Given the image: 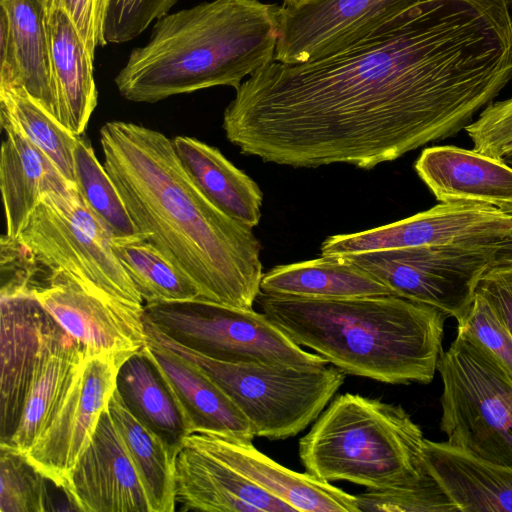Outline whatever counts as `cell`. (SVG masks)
<instances>
[{
	"instance_id": "cell-1",
	"label": "cell",
	"mask_w": 512,
	"mask_h": 512,
	"mask_svg": "<svg viewBox=\"0 0 512 512\" xmlns=\"http://www.w3.org/2000/svg\"><path fill=\"white\" fill-rule=\"evenodd\" d=\"M510 0H422L365 38L275 60L223 115L240 152L295 168L372 169L458 134L512 80Z\"/></svg>"
},
{
	"instance_id": "cell-27",
	"label": "cell",
	"mask_w": 512,
	"mask_h": 512,
	"mask_svg": "<svg viewBox=\"0 0 512 512\" xmlns=\"http://www.w3.org/2000/svg\"><path fill=\"white\" fill-rule=\"evenodd\" d=\"M260 292L312 299L394 295L375 275L342 255L276 266L263 274Z\"/></svg>"
},
{
	"instance_id": "cell-35",
	"label": "cell",
	"mask_w": 512,
	"mask_h": 512,
	"mask_svg": "<svg viewBox=\"0 0 512 512\" xmlns=\"http://www.w3.org/2000/svg\"><path fill=\"white\" fill-rule=\"evenodd\" d=\"M359 512H448L456 506L429 473L420 484L401 489L372 490L356 495Z\"/></svg>"
},
{
	"instance_id": "cell-19",
	"label": "cell",
	"mask_w": 512,
	"mask_h": 512,
	"mask_svg": "<svg viewBox=\"0 0 512 512\" xmlns=\"http://www.w3.org/2000/svg\"><path fill=\"white\" fill-rule=\"evenodd\" d=\"M415 170L439 202L473 201L512 214V167L452 145L424 149Z\"/></svg>"
},
{
	"instance_id": "cell-22",
	"label": "cell",
	"mask_w": 512,
	"mask_h": 512,
	"mask_svg": "<svg viewBox=\"0 0 512 512\" xmlns=\"http://www.w3.org/2000/svg\"><path fill=\"white\" fill-rule=\"evenodd\" d=\"M428 472L461 512H512V466L425 438Z\"/></svg>"
},
{
	"instance_id": "cell-7",
	"label": "cell",
	"mask_w": 512,
	"mask_h": 512,
	"mask_svg": "<svg viewBox=\"0 0 512 512\" xmlns=\"http://www.w3.org/2000/svg\"><path fill=\"white\" fill-rule=\"evenodd\" d=\"M441 431L447 443L512 466V382L477 344L457 333L440 355Z\"/></svg>"
},
{
	"instance_id": "cell-36",
	"label": "cell",
	"mask_w": 512,
	"mask_h": 512,
	"mask_svg": "<svg viewBox=\"0 0 512 512\" xmlns=\"http://www.w3.org/2000/svg\"><path fill=\"white\" fill-rule=\"evenodd\" d=\"M178 0H107L103 25L105 45L131 41L168 14Z\"/></svg>"
},
{
	"instance_id": "cell-10",
	"label": "cell",
	"mask_w": 512,
	"mask_h": 512,
	"mask_svg": "<svg viewBox=\"0 0 512 512\" xmlns=\"http://www.w3.org/2000/svg\"><path fill=\"white\" fill-rule=\"evenodd\" d=\"M495 244L446 245L342 255L386 284L393 294L435 307L459 321L467 312Z\"/></svg>"
},
{
	"instance_id": "cell-33",
	"label": "cell",
	"mask_w": 512,
	"mask_h": 512,
	"mask_svg": "<svg viewBox=\"0 0 512 512\" xmlns=\"http://www.w3.org/2000/svg\"><path fill=\"white\" fill-rule=\"evenodd\" d=\"M27 456L0 444V512H44L53 510L47 482Z\"/></svg>"
},
{
	"instance_id": "cell-12",
	"label": "cell",
	"mask_w": 512,
	"mask_h": 512,
	"mask_svg": "<svg viewBox=\"0 0 512 512\" xmlns=\"http://www.w3.org/2000/svg\"><path fill=\"white\" fill-rule=\"evenodd\" d=\"M130 354L86 356L53 420L25 454L62 490L107 409L116 389L119 367Z\"/></svg>"
},
{
	"instance_id": "cell-44",
	"label": "cell",
	"mask_w": 512,
	"mask_h": 512,
	"mask_svg": "<svg viewBox=\"0 0 512 512\" xmlns=\"http://www.w3.org/2000/svg\"><path fill=\"white\" fill-rule=\"evenodd\" d=\"M303 0H284V3H297Z\"/></svg>"
},
{
	"instance_id": "cell-38",
	"label": "cell",
	"mask_w": 512,
	"mask_h": 512,
	"mask_svg": "<svg viewBox=\"0 0 512 512\" xmlns=\"http://www.w3.org/2000/svg\"><path fill=\"white\" fill-rule=\"evenodd\" d=\"M1 289L0 296L32 292L38 286L36 276L40 264L17 240L1 237Z\"/></svg>"
},
{
	"instance_id": "cell-17",
	"label": "cell",
	"mask_w": 512,
	"mask_h": 512,
	"mask_svg": "<svg viewBox=\"0 0 512 512\" xmlns=\"http://www.w3.org/2000/svg\"><path fill=\"white\" fill-rule=\"evenodd\" d=\"M183 443L217 458L294 511L359 512L356 495L308 472L299 473L280 465L257 450L250 441L193 432Z\"/></svg>"
},
{
	"instance_id": "cell-30",
	"label": "cell",
	"mask_w": 512,
	"mask_h": 512,
	"mask_svg": "<svg viewBox=\"0 0 512 512\" xmlns=\"http://www.w3.org/2000/svg\"><path fill=\"white\" fill-rule=\"evenodd\" d=\"M111 244L144 305L201 299L193 282L142 234L112 238Z\"/></svg>"
},
{
	"instance_id": "cell-40",
	"label": "cell",
	"mask_w": 512,
	"mask_h": 512,
	"mask_svg": "<svg viewBox=\"0 0 512 512\" xmlns=\"http://www.w3.org/2000/svg\"><path fill=\"white\" fill-rule=\"evenodd\" d=\"M475 291L488 300L512 335V261L493 263L479 279Z\"/></svg>"
},
{
	"instance_id": "cell-26",
	"label": "cell",
	"mask_w": 512,
	"mask_h": 512,
	"mask_svg": "<svg viewBox=\"0 0 512 512\" xmlns=\"http://www.w3.org/2000/svg\"><path fill=\"white\" fill-rule=\"evenodd\" d=\"M172 141L186 173L212 204L250 228L259 224L263 194L254 180L213 146L183 135Z\"/></svg>"
},
{
	"instance_id": "cell-18",
	"label": "cell",
	"mask_w": 512,
	"mask_h": 512,
	"mask_svg": "<svg viewBox=\"0 0 512 512\" xmlns=\"http://www.w3.org/2000/svg\"><path fill=\"white\" fill-rule=\"evenodd\" d=\"M45 17L39 0H0V90L22 87L57 118Z\"/></svg>"
},
{
	"instance_id": "cell-29",
	"label": "cell",
	"mask_w": 512,
	"mask_h": 512,
	"mask_svg": "<svg viewBox=\"0 0 512 512\" xmlns=\"http://www.w3.org/2000/svg\"><path fill=\"white\" fill-rule=\"evenodd\" d=\"M107 409L138 473L150 512L174 511L175 452L130 412L116 389Z\"/></svg>"
},
{
	"instance_id": "cell-15",
	"label": "cell",
	"mask_w": 512,
	"mask_h": 512,
	"mask_svg": "<svg viewBox=\"0 0 512 512\" xmlns=\"http://www.w3.org/2000/svg\"><path fill=\"white\" fill-rule=\"evenodd\" d=\"M63 491L75 510L150 512L126 446L106 409Z\"/></svg>"
},
{
	"instance_id": "cell-5",
	"label": "cell",
	"mask_w": 512,
	"mask_h": 512,
	"mask_svg": "<svg viewBox=\"0 0 512 512\" xmlns=\"http://www.w3.org/2000/svg\"><path fill=\"white\" fill-rule=\"evenodd\" d=\"M421 428L400 405L337 396L299 441L306 472L372 490L410 488L429 475Z\"/></svg>"
},
{
	"instance_id": "cell-42",
	"label": "cell",
	"mask_w": 512,
	"mask_h": 512,
	"mask_svg": "<svg viewBox=\"0 0 512 512\" xmlns=\"http://www.w3.org/2000/svg\"><path fill=\"white\" fill-rule=\"evenodd\" d=\"M506 155H512V143H510L508 146L505 147L502 157H504Z\"/></svg>"
},
{
	"instance_id": "cell-23",
	"label": "cell",
	"mask_w": 512,
	"mask_h": 512,
	"mask_svg": "<svg viewBox=\"0 0 512 512\" xmlns=\"http://www.w3.org/2000/svg\"><path fill=\"white\" fill-rule=\"evenodd\" d=\"M0 124L5 135L0 154L5 235L16 239L45 193L76 187L7 118L0 116Z\"/></svg>"
},
{
	"instance_id": "cell-45",
	"label": "cell",
	"mask_w": 512,
	"mask_h": 512,
	"mask_svg": "<svg viewBox=\"0 0 512 512\" xmlns=\"http://www.w3.org/2000/svg\"><path fill=\"white\" fill-rule=\"evenodd\" d=\"M511 4H512V0H510Z\"/></svg>"
},
{
	"instance_id": "cell-21",
	"label": "cell",
	"mask_w": 512,
	"mask_h": 512,
	"mask_svg": "<svg viewBox=\"0 0 512 512\" xmlns=\"http://www.w3.org/2000/svg\"><path fill=\"white\" fill-rule=\"evenodd\" d=\"M144 349L171 389L190 433L205 432L253 441L255 435L246 416L194 363L148 335Z\"/></svg>"
},
{
	"instance_id": "cell-28",
	"label": "cell",
	"mask_w": 512,
	"mask_h": 512,
	"mask_svg": "<svg viewBox=\"0 0 512 512\" xmlns=\"http://www.w3.org/2000/svg\"><path fill=\"white\" fill-rule=\"evenodd\" d=\"M116 390L130 412L176 453L190 432L171 389L144 346L121 363Z\"/></svg>"
},
{
	"instance_id": "cell-16",
	"label": "cell",
	"mask_w": 512,
	"mask_h": 512,
	"mask_svg": "<svg viewBox=\"0 0 512 512\" xmlns=\"http://www.w3.org/2000/svg\"><path fill=\"white\" fill-rule=\"evenodd\" d=\"M0 308V444H7L19 423L40 355L60 326L30 291L0 296Z\"/></svg>"
},
{
	"instance_id": "cell-34",
	"label": "cell",
	"mask_w": 512,
	"mask_h": 512,
	"mask_svg": "<svg viewBox=\"0 0 512 512\" xmlns=\"http://www.w3.org/2000/svg\"><path fill=\"white\" fill-rule=\"evenodd\" d=\"M457 323V333L481 347L512 382V335L488 300L475 291Z\"/></svg>"
},
{
	"instance_id": "cell-9",
	"label": "cell",
	"mask_w": 512,
	"mask_h": 512,
	"mask_svg": "<svg viewBox=\"0 0 512 512\" xmlns=\"http://www.w3.org/2000/svg\"><path fill=\"white\" fill-rule=\"evenodd\" d=\"M144 319L170 340L217 361L298 367L329 364L305 351L253 308L203 299L152 302L144 305Z\"/></svg>"
},
{
	"instance_id": "cell-6",
	"label": "cell",
	"mask_w": 512,
	"mask_h": 512,
	"mask_svg": "<svg viewBox=\"0 0 512 512\" xmlns=\"http://www.w3.org/2000/svg\"><path fill=\"white\" fill-rule=\"evenodd\" d=\"M145 330L207 374L246 416L255 437L296 436L320 416L345 380L346 374L331 364L298 367L217 361L170 340L147 321Z\"/></svg>"
},
{
	"instance_id": "cell-20",
	"label": "cell",
	"mask_w": 512,
	"mask_h": 512,
	"mask_svg": "<svg viewBox=\"0 0 512 512\" xmlns=\"http://www.w3.org/2000/svg\"><path fill=\"white\" fill-rule=\"evenodd\" d=\"M176 503L210 512H288L294 509L210 454L182 443L174 457Z\"/></svg>"
},
{
	"instance_id": "cell-8",
	"label": "cell",
	"mask_w": 512,
	"mask_h": 512,
	"mask_svg": "<svg viewBox=\"0 0 512 512\" xmlns=\"http://www.w3.org/2000/svg\"><path fill=\"white\" fill-rule=\"evenodd\" d=\"M16 239L49 272L62 271L90 291L144 307L112 249V236L76 188L45 193Z\"/></svg>"
},
{
	"instance_id": "cell-32",
	"label": "cell",
	"mask_w": 512,
	"mask_h": 512,
	"mask_svg": "<svg viewBox=\"0 0 512 512\" xmlns=\"http://www.w3.org/2000/svg\"><path fill=\"white\" fill-rule=\"evenodd\" d=\"M74 184L96 219L112 238L138 234L113 181L89 141L79 137L74 149Z\"/></svg>"
},
{
	"instance_id": "cell-3",
	"label": "cell",
	"mask_w": 512,
	"mask_h": 512,
	"mask_svg": "<svg viewBox=\"0 0 512 512\" xmlns=\"http://www.w3.org/2000/svg\"><path fill=\"white\" fill-rule=\"evenodd\" d=\"M261 311L291 340L345 374L430 383L443 352L441 310L395 295L312 299L260 292Z\"/></svg>"
},
{
	"instance_id": "cell-37",
	"label": "cell",
	"mask_w": 512,
	"mask_h": 512,
	"mask_svg": "<svg viewBox=\"0 0 512 512\" xmlns=\"http://www.w3.org/2000/svg\"><path fill=\"white\" fill-rule=\"evenodd\" d=\"M465 131L475 151L501 159L512 143V98L489 104Z\"/></svg>"
},
{
	"instance_id": "cell-41",
	"label": "cell",
	"mask_w": 512,
	"mask_h": 512,
	"mask_svg": "<svg viewBox=\"0 0 512 512\" xmlns=\"http://www.w3.org/2000/svg\"><path fill=\"white\" fill-rule=\"evenodd\" d=\"M509 261H512V234L507 239L496 244L493 263Z\"/></svg>"
},
{
	"instance_id": "cell-24",
	"label": "cell",
	"mask_w": 512,
	"mask_h": 512,
	"mask_svg": "<svg viewBox=\"0 0 512 512\" xmlns=\"http://www.w3.org/2000/svg\"><path fill=\"white\" fill-rule=\"evenodd\" d=\"M45 23L57 119L73 134L82 136L97 106L94 57L64 11L47 13Z\"/></svg>"
},
{
	"instance_id": "cell-43",
	"label": "cell",
	"mask_w": 512,
	"mask_h": 512,
	"mask_svg": "<svg viewBox=\"0 0 512 512\" xmlns=\"http://www.w3.org/2000/svg\"><path fill=\"white\" fill-rule=\"evenodd\" d=\"M502 160L512 167V155H506L502 157Z\"/></svg>"
},
{
	"instance_id": "cell-14",
	"label": "cell",
	"mask_w": 512,
	"mask_h": 512,
	"mask_svg": "<svg viewBox=\"0 0 512 512\" xmlns=\"http://www.w3.org/2000/svg\"><path fill=\"white\" fill-rule=\"evenodd\" d=\"M32 293L89 355L133 353L147 342L144 307L90 291L62 271L49 272Z\"/></svg>"
},
{
	"instance_id": "cell-13",
	"label": "cell",
	"mask_w": 512,
	"mask_h": 512,
	"mask_svg": "<svg viewBox=\"0 0 512 512\" xmlns=\"http://www.w3.org/2000/svg\"><path fill=\"white\" fill-rule=\"evenodd\" d=\"M422 0H303L280 6L274 60L301 63L345 49Z\"/></svg>"
},
{
	"instance_id": "cell-11",
	"label": "cell",
	"mask_w": 512,
	"mask_h": 512,
	"mask_svg": "<svg viewBox=\"0 0 512 512\" xmlns=\"http://www.w3.org/2000/svg\"><path fill=\"white\" fill-rule=\"evenodd\" d=\"M512 234V214L473 201H447L408 218L369 230L329 236L321 256L499 243Z\"/></svg>"
},
{
	"instance_id": "cell-31",
	"label": "cell",
	"mask_w": 512,
	"mask_h": 512,
	"mask_svg": "<svg viewBox=\"0 0 512 512\" xmlns=\"http://www.w3.org/2000/svg\"><path fill=\"white\" fill-rule=\"evenodd\" d=\"M0 116L7 118L74 184V149L80 136L33 100L22 87L0 90Z\"/></svg>"
},
{
	"instance_id": "cell-4",
	"label": "cell",
	"mask_w": 512,
	"mask_h": 512,
	"mask_svg": "<svg viewBox=\"0 0 512 512\" xmlns=\"http://www.w3.org/2000/svg\"><path fill=\"white\" fill-rule=\"evenodd\" d=\"M280 6L212 0L157 19L114 81L123 98L155 103L216 86L237 89L274 60Z\"/></svg>"
},
{
	"instance_id": "cell-2",
	"label": "cell",
	"mask_w": 512,
	"mask_h": 512,
	"mask_svg": "<svg viewBox=\"0 0 512 512\" xmlns=\"http://www.w3.org/2000/svg\"><path fill=\"white\" fill-rule=\"evenodd\" d=\"M104 167L137 229L196 286L200 298L253 308L261 244L198 189L162 132L125 121L100 129Z\"/></svg>"
},
{
	"instance_id": "cell-25",
	"label": "cell",
	"mask_w": 512,
	"mask_h": 512,
	"mask_svg": "<svg viewBox=\"0 0 512 512\" xmlns=\"http://www.w3.org/2000/svg\"><path fill=\"white\" fill-rule=\"evenodd\" d=\"M89 354L61 327L47 341L25 398L17 428L5 445L26 454L61 407Z\"/></svg>"
},
{
	"instance_id": "cell-39",
	"label": "cell",
	"mask_w": 512,
	"mask_h": 512,
	"mask_svg": "<svg viewBox=\"0 0 512 512\" xmlns=\"http://www.w3.org/2000/svg\"><path fill=\"white\" fill-rule=\"evenodd\" d=\"M45 13L64 11L74 23L92 56L104 46L103 25L107 0H39Z\"/></svg>"
}]
</instances>
